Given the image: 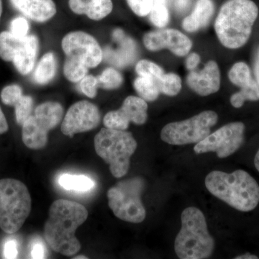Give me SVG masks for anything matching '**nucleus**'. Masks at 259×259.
Here are the masks:
<instances>
[{
    "mask_svg": "<svg viewBox=\"0 0 259 259\" xmlns=\"http://www.w3.org/2000/svg\"><path fill=\"white\" fill-rule=\"evenodd\" d=\"M205 186L212 195L237 210L249 212L258 205V183L243 170H236L231 174L210 172L206 177Z\"/></svg>",
    "mask_w": 259,
    "mask_h": 259,
    "instance_id": "3",
    "label": "nucleus"
},
{
    "mask_svg": "<svg viewBox=\"0 0 259 259\" xmlns=\"http://www.w3.org/2000/svg\"><path fill=\"white\" fill-rule=\"evenodd\" d=\"M258 16V7L252 0H228L214 23L218 40L227 49L243 47L249 40Z\"/></svg>",
    "mask_w": 259,
    "mask_h": 259,
    "instance_id": "2",
    "label": "nucleus"
},
{
    "mask_svg": "<svg viewBox=\"0 0 259 259\" xmlns=\"http://www.w3.org/2000/svg\"><path fill=\"white\" fill-rule=\"evenodd\" d=\"M182 79L175 73L164 74L157 81L160 93L169 97H175L182 90Z\"/></svg>",
    "mask_w": 259,
    "mask_h": 259,
    "instance_id": "26",
    "label": "nucleus"
},
{
    "mask_svg": "<svg viewBox=\"0 0 259 259\" xmlns=\"http://www.w3.org/2000/svg\"><path fill=\"white\" fill-rule=\"evenodd\" d=\"M259 100V86L257 81L252 79L251 81L241 91L233 94L231 97V103L233 107L240 108L245 101H258Z\"/></svg>",
    "mask_w": 259,
    "mask_h": 259,
    "instance_id": "23",
    "label": "nucleus"
},
{
    "mask_svg": "<svg viewBox=\"0 0 259 259\" xmlns=\"http://www.w3.org/2000/svg\"><path fill=\"white\" fill-rule=\"evenodd\" d=\"M136 71L139 76H146L151 78L157 83L160 78L165 74L163 69L160 67L158 64H155L152 61L146 60L139 61L136 66Z\"/></svg>",
    "mask_w": 259,
    "mask_h": 259,
    "instance_id": "29",
    "label": "nucleus"
},
{
    "mask_svg": "<svg viewBox=\"0 0 259 259\" xmlns=\"http://www.w3.org/2000/svg\"><path fill=\"white\" fill-rule=\"evenodd\" d=\"M255 74L256 76V81L259 86V48L257 51L256 58H255Z\"/></svg>",
    "mask_w": 259,
    "mask_h": 259,
    "instance_id": "40",
    "label": "nucleus"
},
{
    "mask_svg": "<svg viewBox=\"0 0 259 259\" xmlns=\"http://www.w3.org/2000/svg\"><path fill=\"white\" fill-rule=\"evenodd\" d=\"M131 10L139 17L148 15L152 8L153 0H127Z\"/></svg>",
    "mask_w": 259,
    "mask_h": 259,
    "instance_id": "34",
    "label": "nucleus"
},
{
    "mask_svg": "<svg viewBox=\"0 0 259 259\" xmlns=\"http://www.w3.org/2000/svg\"><path fill=\"white\" fill-rule=\"evenodd\" d=\"M15 117L18 125H23L30 115L33 108V100L30 96L23 95L14 106Z\"/></svg>",
    "mask_w": 259,
    "mask_h": 259,
    "instance_id": "30",
    "label": "nucleus"
},
{
    "mask_svg": "<svg viewBox=\"0 0 259 259\" xmlns=\"http://www.w3.org/2000/svg\"><path fill=\"white\" fill-rule=\"evenodd\" d=\"M137 147L132 134L126 131L104 127L95 138L97 154L109 164L115 178H120L127 173L131 157Z\"/></svg>",
    "mask_w": 259,
    "mask_h": 259,
    "instance_id": "5",
    "label": "nucleus"
},
{
    "mask_svg": "<svg viewBox=\"0 0 259 259\" xmlns=\"http://www.w3.org/2000/svg\"><path fill=\"white\" fill-rule=\"evenodd\" d=\"M254 164L255 168H256V169L258 170L259 172V149L255 156Z\"/></svg>",
    "mask_w": 259,
    "mask_h": 259,
    "instance_id": "42",
    "label": "nucleus"
},
{
    "mask_svg": "<svg viewBox=\"0 0 259 259\" xmlns=\"http://www.w3.org/2000/svg\"><path fill=\"white\" fill-rule=\"evenodd\" d=\"M182 228L176 237L175 250L181 259L209 258L214 250V241L207 230L205 217L196 207L182 212Z\"/></svg>",
    "mask_w": 259,
    "mask_h": 259,
    "instance_id": "4",
    "label": "nucleus"
},
{
    "mask_svg": "<svg viewBox=\"0 0 259 259\" xmlns=\"http://www.w3.org/2000/svg\"><path fill=\"white\" fill-rule=\"evenodd\" d=\"M75 259H81V258H88V257L84 256V255H79L78 257H75Z\"/></svg>",
    "mask_w": 259,
    "mask_h": 259,
    "instance_id": "44",
    "label": "nucleus"
},
{
    "mask_svg": "<svg viewBox=\"0 0 259 259\" xmlns=\"http://www.w3.org/2000/svg\"><path fill=\"white\" fill-rule=\"evenodd\" d=\"M189 88L200 96H208L217 93L221 87L219 66L214 61H209L199 72L190 71L187 77Z\"/></svg>",
    "mask_w": 259,
    "mask_h": 259,
    "instance_id": "16",
    "label": "nucleus"
},
{
    "mask_svg": "<svg viewBox=\"0 0 259 259\" xmlns=\"http://www.w3.org/2000/svg\"><path fill=\"white\" fill-rule=\"evenodd\" d=\"M57 71V61L54 53L44 54L35 67L33 80L37 84L45 85L55 77Z\"/></svg>",
    "mask_w": 259,
    "mask_h": 259,
    "instance_id": "20",
    "label": "nucleus"
},
{
    "mask_svg": "<svg viewBox=\"0 0 259 259\" xmlns=\"http://www.w3.org/2000/svg\"><path fill=\"white\" fill-rule=\"evenodd\" d=\"M61 47L68 57L73 58L89 69L97 67L103 59V52L96 39L83 31L71 32L65 35Z\"/></svg>",
    "mask_w": 259,
    "mask_h": 259,
    "instance_id": "12",
    "label": "nucleus"
},
{
    "mask_svg": "<svg viewBox=\"0 0 259 259\" xmlns=\"http://www.w3.org/2000/svg\"><path fill=\"white\" fill-rule=\"evenodd\" d=\"M149 14L150 20L155 26L159 28L166 26L169 20L166 0H153Z\"/></svg>",
    "mask_w": 259,
    "mask_h": 259,
    "instance_id": "27",
    "label": "nucleus"
},
{
    "mask_svg": "<svg viewBox=\"0 0 259 259\" xmlns=\"http://www.w3.org/2000/svg\"><path fill=\"white\" fill-rule=\"evenodd\" d=\"M143 41L148 51L168 49L175 55L180 57L187 56L192 47V40L175 29L148 32L145 34Z\"/></svg>",
    "mask_w": 259,
    "mask_h": 259,
    "instance_id": "15",
    "label": "nucleus"
},
{
    "mask_svg": "<svg viewBox=\"0 0 259 259\" xmlns=\"http://www.w3.org/2000/svg\"><path fill=\"white\" fill-rule=\"evenodd\" d=\"M10 3L25 18L37 23H45L56 13L53 0H10Z\"/></svg>",
    "mask_w": 259,
    "mask_h": 259,
    "instance_id": "17",
    "label": "nucleus"
},
{
    "mask_svg": "<svg viewBox=\"0 0 259 259\" xmlns=\"http://www.w3.org/2000/svg\"><path fill=\"white\" fill-rule=\"evenodd\" d=\"M134 86L140 97L146 101H155L161 93L156 81L146 76H138L135 79Z\"/></svg>",
    "mask_w": 259,
    "mask_h": 259,
    "instance_id": "22",
    "label": "nucleus"
},
{
    "mask_svg": "<svg viewBox=\"0 0 259 259\" xmlns=\"http://www.w3.org/2000/svg\"><path fill=\"white\" fill-rule=\"evenodd\" d=\"M144 190V181L141 177L122 181L110 188L108 204L116 217L125 222L142 223L146 215L141 198Z\"/></svg>",
    "mask_w": 259,
    "mask_h": 259,
    "instance_id": "7",
    "label": "nucleus"
},
{
    "mask_svg": "<svg viewBox=\"0 0 259 259\" xmlns=\"http://www.w3.org/2000/svg\"><path fill=\"white\" fill-rule=\"evenodd\" d=\"M63 115L64 108L59 102H46L38 105L35 109L34 115H30L22 125L24 144L33 150L45 147L49 131L60 123Z\"/></svg>",
    "mask_w": 259,
    "mask_h": 259,
    "instance_id": "8",
    "label": "nucleus"
},
{
    "mask_svg": "<svg viewBox=\"0 0 259 259\" xmlns=\"http://www.w3.org/2000/svg\"><path fill=\"white\" fill-rule=\"evenodd\" d=\"M80 90L83 95L89 98H94L96 97L97 89L99 88L98 80L96 76L93 75H87L80 81Z\"/></svg>",
    "mask_w": 259,
    "mask_h": 259,
    "instance_id": "32",
    "label": "nucleus"
},
{
    "mask_svg": "<svg viewBox=\"0 0 259 259\" xmlns=\"http://www.w3.org/2000/svg\"><path fill=\"white\" fill-rule=\"evenodd\" d=\"M31 257L32 258H45L47 257V248L40 238L32 242Z\"/></svg>",
    "mask_w": 259,
    "mask_h": 259,
    "instance_id": "35",
    "label": "nucleus"
},
{
    "mask_svg": "<svg viewBox=\"0 0 259 259\" xmlns=\"http://www.w3.org/2000/svg\"><path fill=\"white\" fill-rule=\"evenodd\" d=\"M58 182L65 190L76 192H88L95 187V182L85 175L65 174L59 177Z\"/></svg>",
    "mask_w": 259,
    "mask_h": 259,
    "instance_id": "21",
    "label": "nucleus"
},
{
    "mask_svg": "<svg viewBox=\"0 0 259 259\" xmlns=\"http://www.w3.org/2000/svg\"><path fill=\"white\" fill-rule=\"evenodd\" d=\"M69 6L75 14L97 21L106 18L113 9L112 0H69Z\"/></svg>",
    "mask_w": 259,
    "mask_h": 259,
    "instance_id": "18",
    "label": "nucleus"
},
{
    "mask_svg": "<svg viewBox=\"0 0 259 259\" xmlns=\"http://www.w3.org/2000/svg\"><path fill=\"white\" fill-rule=\"evenodd\" d=\"M228 78L232 83L240 88H244L253 79L249 66L242 61L232 66L228 72Z\"/></svg>",
    "mask_w": 259,
    "mask_h": 259,
    "instance_id": "25",
    "label": "nucleus"
},
{
    "mask_svg": "<svg viewBox=\"0 0 259 259\" xmlns=\"http://www.w3.org/2000/svg\"><path fill=\"white\" fill-rule=\"evenodd\" d=\"M30 25L25 17H17L10 23V32L13 35L19 37L28 35Z\"/></svg>",
    "mask_w": 259,
    "mask_h": 259,
    "instance_id": "33",
    "label": "nucleus"
},
{
    "mask_svg": "<svg viewBox=\"0 0 259 259\" xmlns=\"http://www.w3.org/2000/svg\"><path fill=\"white\" fill-rule=\"evenodd\" d=\"M9 129L8 121L0 107V134H4Z\"/></svg>",
    "mask_w": 259,
    "mask_h": 259,
    "instance_id": "38",
    "label": "nucleus"
},
{
    "mask_svg": "<svg viewBox=\"0 0 259 259\" xmlns=\"http://www.w3.org/2000/svg\"><path fill=\"white\" fill-rule=\"evenodd\" d=\"M23 95V90L19 85H8L2 90V101L5 105L14 107Z\"/></svg>",
    "mask_w": 259,
    "mask_h": 259,
    "instance_id": "31",
    "label": "nucleus"
},
{
    "mask_svg": "<svg viewBox=\"0 0 259 259\" xmlns=\"http://www.w3.org/2000/svg\"><path fill=\"white\" fill-rule=\"evenodd\" d=\"M32 200L28 188L20 181L0 180V228L6 233H17L31 210Z\"/></svg>",
    "mask_w": 259,
    "mask_h": 259,
    "instance_id": "6",
    "label": "nucleus"
},
{
    "mask_svg": "<svg viewBox=\"0 0 259 259\" xmlns=\"http://www.w3.org/2000/svg\"><path fill=\"white\" fill-rule=\"evenodd\" d=\"M218 120L215 112H200L187 120L167 124L161 130V139L166 144L182 146L198 144L210 134L211 127Z\"/></svg>",
    "mask_w": 259,
    "mask_h": 259,
    "instance_id": "9",
    "label": "nucleus"
},
{
    "mask_svg": "<svg viewBox=\"0 0 259 259\" xmlns=\"http://www.w3.org/2000/svg\"><path fill=\"white\" fill-rule=\"evenodd\" d=\"M214 7L212 0H198L192 14L184 19L182 28L189 32L198 31L207 26L214 14Z\"/></svg>",
    "mask_w": 259,
    "mask_h": 259,
    "instance_id": "19",
    "label": "nucleus"
},
{
    "mask_svg": "<svg viewBox=\"0 0 259 259\" xmlns=\"http://www.w3.org/2000/svg\"><path fill=\"white\" fill-rule=\"evenodd\" d=\"M39 42L34 35L19 37L10 31L0 33V58L5 61H13L20 74H30L35 66Z\"/></svg>",
    "mask_w": 259,
    "mask_h": 259,
    "instance_id": "10",
    "label": "nucleus"
},
{
    "mask_svg": "<svg viewBox=\"0 0 259 259\" xmlns=\"http://www.w3.org/2000/svg\"><path fill=\"white\" fill-rule=\"evenodd\" d=\"M100 122L98 107L92 102L82 100L70 107L61 123V132L71 138L75 134L96 128Z\"/></svg>",
    "mask_w": 259,
    "mask_h": 259,
    "instance_id": "13",
    "label": "nucleus"
},
{
    "mask_svg": "<svg viewBox=\"0 0 259 259\" xmlns=\"http://www.w3.org/2000/svg\"><path fill=\"white\" fill-rule=\"evenodd\" d=\"M190 5V0H177L175 6L179 11H183L188 8Z\"/></svg>",
    "mask_w": 259,
    "mask_h": 259,
    "instance_id": "39",
    "label": "nucleus"
},
{
    "mask_svg": "<svg viewBox=\"0 0 259 259\" xmlns=\"http://www.w3.org/2000/svg\"><path fill=\"white\" fill-rule=\"evenodd\" d=\"M88 70L89 68L82 63L66 56L64 65V74L65 77L71 82H80L88 75Z\"/></svg>",
    "mask_w": 259,
    "mask_h": 259,
    "instance_id": "24",
    "label": "nucleus"
},
{
    "mask_svg": "<svg viewBox=\"0 0 259 259\" xmlns=\"http://www.w3.org/2000/svg\"><path fill=\"white\" fill-rule=\"evenodd\" d=\"M201 58L197 53H192L190 54L186 60V67L190 71H192L198 66L200 63Z\"/></svg>",
    "mask_w": 259,
    "mask_h": 259,
    "instance_id": "37",
    "label": "nucleus"
},
{
    "mask_svg": "<svg viewBox=\"0 0 259 259\" xmlns=\"http://www.w3.org/2000/svg\"><path fill=\"white\" fill-rule=\"evenodd\" d=\"M148 105L140 97L129 96L117 110L107 112L103 119L105 127L120 131L128 128L130 122L144 125L148 119Z\"/></svg>",
    "mask_w": 259,
    "mask_h": 259,
    "instance_id": "14",
    "label": "nucleus"
},
{
    "mask_svg": "<svg viewBox=\"0 0 259 259\" xmlns=\"http://www.w3.org/2000/svg\"><path fill=\"white\" fill-rule=\"evenodd\" d=\"M245 125L241 122H231L209 134L194 146V152L199 154L215 152L218 157L224 158L239 149L244 141Z\"/></svg>",
    "mask_w": 259,
    "mask_h": 259,
    "instance_id": "11",
    "label": "nucleus"
},
{
    "mask_svg": "<svg viewBox=\"0 0 259 259\" xmlns=\"http://www.w3.org/2000/svg\"><path fill=\"white\" fill-rule=\"evenodd\" d=\"M18 243L14 239L6 241L4 245V256L5 258H18Z\"/></svg>",
    "mask_w": 259,
    "mask_h": 259,
    "instance_id": "36",
    "label": "nucleus"
},
{
    "mask_svg": "<svg viewBox=\"0 0 259 259\" xmlns=\"http://www.w3.org/2000/svg\"><path fill=\"white\" fill-rule=\"evenodd\" d=\"M2 13H3V2L0 0V19H1Z\"/></svg>",
    "mask_w": 259,
    "mask_h": 259,
    "instance_id": "43",
    "label": "nucleus"
},
{
    "mask_svg": "<svg viewBox=\"0 0 259 259\" xmlns=\"http://www.w3.org/2000/svg\"><path fill=\"white\" fill-rule=\"evenodd\" d=\"M236 259H258V257L255 255L250 254V253H245V254L238 255L235 258Z\"/></svg>",
    "mask_w": 259,
    "mask_h": 259,
    "instance_id": "41",
    "label": "nucleus"
},
{
    "mask_svg": "<svg viewBox=\"0 0 259 259\" xmlns=\"http://www.w3.org/2000/svg\"><path fill=\"white\" fill-rule=\"evenodd\" d=\"M88 217L82 204L63 199L53 202L44 226L46 241L51 249L66 256L76 254L81 245L75 233Z\"/></svg>",
    "mask_w": 259,
    "mask_h": 259,
    "instance_id": "1",
    "label": "nucleus"
},
{
    "mask_svg": "<svg viewBox=\"0 0 259 259\" xmlns=\"http://www.w3.org/2000/svg\"><path fill=\"white\" fill-rule=\"evenodd\" d=\"M99 88L107 90H116L123 82L122 74L113 68H107L97 76Z\"/></svg>",
    "mask_w": 259,
    "mask_h": 259,
    "instance_id": "28",
    "label": "nucleus"
}]
</instances>
